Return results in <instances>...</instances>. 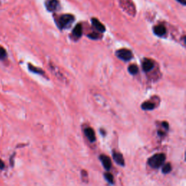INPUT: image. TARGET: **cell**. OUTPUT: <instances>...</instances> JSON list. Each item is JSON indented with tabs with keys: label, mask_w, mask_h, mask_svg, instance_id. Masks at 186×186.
Segmentation results:
<instances>
[{
	"label": "cell",
	"mask_w": 186,
	"mask_h": 186,
	"mask_svg": "<svg viewBox=\"0 0 186 186\" xmlns=\"http://www.w3.org/2000/svg\"><path fill=\"white\" fill-rule=\"evenodd\" d=\"M75 21V18L73 15L71 14H64L62 15L57 18V26L60 29H66L72 25Z\"/></svg>",
	"instance_id": "1"
},
{
	"label": "cell",
	"mask_w": 186,
	"mask_h": 186,
	"mask_svg": "<svg viewBox=\"0 0 186 186\" xmlns=\"http://www.w3.org/2000/svg\"><path fill=\"white\" fill-rule=\"evenodd\" d=\"M166 159V155L164 153H158L149 158L148 160V164H149L152 168L157 169L159 168L161 166L164 164Z\"/></svg>",
	"instance_id": "2"
},
{
	"label": "cell",
	"mask_w": 186,
	"mask_h": 186,
	"mask_svg": "<svg viewBox=\"0 0 186 186\" xmlns=\"http://www.w3.org/2000/svg\"><path fill=\"white\" fill-rule=\"evenodd\" d=\"M121 7L124 11L131 16H135L136 10L132 0H119Z\"/></svg>",
	"instance_id": "3"
},
{
	"label": "cell",
	"mask_w": 186,
	"mask_h": 186,
	"mask_svg": "<svg viewBox=\"0 0 186 186\" xmlns=\"http://www.w3.org/2000/svg\"><path fill=\"white\" fill-rule=\"evenodd\" d=\"M116 55L124 61H129L133 57L132 52L127 49H121L116 52Z\"/></svg>",
	"instance_id": "4"
},
{
	"label": "cell",
	"mask_w": 186,
	"mask_h": 186,
	"mask_svg": "<svg viewBox=\"0 0 186 186\" xmlns=\"http://www.w3.org/2000/svg\"><path fill=\"white\" fill-rule=\"evenodd\" d=\"M45 6L49 12H55L59 7V1L58 0H47L45 1Z\"/></svg>",
	"instance_id": "5"
},
{
	"label": "cell",
	"mask_w": 186,
	"mask_h": 186,
	"mask_svg": "<svg viewBox=\"0 0 186 186\" xmlns=\"http://www.w3.org/2000/svg\"><path fill=\"white\" fill-rule=\"evenodd\" d=\"M100 159L101 163H102L104 168L109 171L111 167V161L109 157L106 155H100Z\"/></svg>",
	"instance_id": "6"
},
{
	"label": "cell",
	"mask_w": 186,
	"mask_h": 186,
	"mask_svg": "<svg viewBox=\"0 0 186 186\" xmlns=\"http://www.w3.org/2000/svg\"><path fill=\"white\" fill-rule=\"evenodd\" d=\"M153 66H154V63H153V60H150V59L145 58L143 60V64H142V67H143V70L145 72H149L153 69Z\"/></svg>",
	"instance_id": "7"
},
{
	"label": "cell",
	"mask_w": 186,
	"mask_h": 186,
	"mask_svg": "<svg viewBox=\"0 0 186 186\" xmlns=\"http://www.w3.org/2000/svg\"><path fill=\"white\" fill-rule=\"evenodd\" d=\"M82 35V24L79 23L77 26L74 27V28L72 31V36L75 39H78L80 38Z\"/></svg>",
	"instance_id": "8"
},
{
	"label": "cell",
	"mask_w": 186,
	"mask_h": 186,
	"mask_svg": "<svg viewBox=\"0 0 186 186\" xmlns=\"http://www.w3.org/2000/svg\"><path fill=\"white\" fill-rule=\"evenodd\" d=\"M91 21H92V26L94 27L97 31L101 32V33H103V32L106 31L105 26L97 19H96V18H92V19L91 20Z\"/></svg>",
	"instance_id": "9"
},
{
	"label": "cell",
	"mask_w": 186,
	"mask_h": 186,
	"mask_svg": "<svg viewBox=\"0 0 186 186\" xmlns=\"http://www.w3.org/2000/svg\"><path fill=\"white\" fill-rule=\"evenodd\" d=\"M84 134H85L87 139L89 140L91 143H94V142L96 140L95 133H94V131L92 129V128L88 127L87 129H85V130H84Z\"/></svg>",
	"instance_id": "10"
},
{
	"label": "cell",
	"mask_w": 186,
	"mask_h": 186,
	"mask_svg": "<svg viewBox=\"0 0 186 186\" xmlns=\"http://www.w3.org/2000/svg\"><path fill=\"white\" fill-rule=\"evenodd\" d=\"M153 32L156 36H163L164 35H165L167 30H166V28L163 25H158V26H155L153 28Z\"/></svg>",
	"instance_id": "11"
},
{
	"label": "cell",
	"mask_w": 186,
	"mask_h": 186,
	"mask_svg": "<svg viewBox=\"0 0 186 186\" xmlns=\"http://www.w3.org/2000/svg\"><path fill=\"white\" fill-rule=\"evenodd\" d=\"M113 158H114V160L119 165H120V166H124V157H123L122 154H121L120 153H116V152H114V153H113Z\"/></svg>",
	"instance_id": "12"
},
{
	"label": "cell",
	"mask_w": 186,
	"mask_h": 186,
	"mask_svg": "<svg viewBox=\"0 0 186 186\" xmlns=\"http://www.w3.org/2000/svg\"><path fill=\"white\" fill-rule=\"evenodd\" d=\"M142 109L145 110V111H150V110L154 109L155 104L150 102H144L141 106Z\"/></svg>",
	"instance_id": "13"
},
{
	"label": "cell",
	"mask_w": 186,
	"mask_h": 186,
	"mask_svg": "<svg viewBox=\"0 0 186 186\" xmlns=\"http://www.w3.org/2000/svg\"><path fill=\"white\" fill-rule=\"evenodd\" d=\"M28 69L30 71L33 73H36V74H44V71L42 70V69L38 68L33 66L31 64H28Z\"/></svg>",
	"instance_id": "14"
},
{
	"label": "cell",
	"mask_w": 186,
	"mask_h": 186,
	"mask_svg": "<svg viewBox=\"0 0 186 186\" xmlns=\"http://www.w3.org/2000/svg\"><path fill=\"white\" fill-rule=\"evenodd\" d=\"M128 71H129V72L131 74L135 75V74H137L138 73L139 69H138V67L136 65H130L129 68H128Z\"/></svg>",
	"instance_id": "15"
},
{
	"label": "cell",
	"mask_w": 186,
	"mask_h": 186,
	"mask_svg": "<svg viewBox=\"0 0 186 186\" xmlns=\"http://www.w3.org/2000/svg\"><path fill=\"white\" fill-rule=\"evenodd\" d=\"M172 170V166H171L170 164H166L164 166L163 168H162V172L164 174H168L170 173Z\"/></svg>",
	"instance_id": "16"
},
{
	"label": "cell",
	"mask_w": 186,
	"mask_h": 186,
	"mask_svg": "<svg viewBox=\"0 0 186 186\" xmlns=\"http://www.w3.org/2000/svg\"><path fill=\"white\" fill-rule=\"evenodd\" d=\"M104 177L105 178H106V180H107L110 184L114 183V177H113V175H111V173H106L104 175Z\"/></svg>",
	"instance_id": "17"
},
{
	"label": "cell",
	"mask_w": 186,
	"mask_h": 186,
	"mask_svg": "<svg viewBox=\"0 0 186 186\" xmlns=\"http://www.w3.org/2000/svg\"><path fill=\"white\" fill-rule=\"evenodd\" d=\"M7 57V52L4 47L0 46V60H3Z\"/></svg>",
	"instance_id": "18"
},
{
	"label": "cell",
	"mask_w": 186,
	"mask_h": 186,
	"mask_svg": "<svg viewBox=\"0 0 186 186\" xmlns=\"http://www.w3.org/2000/svg\"><path fill=\"white\" fill-rule=\"evenodd\" d=\"M88 37L92 39H97L99 38V35L97 33H92L88 35Z\"/></svg>",
	"instance_id": "19"
},
{
	"label": "cell",
	"mask_w": 186,
	"mask_h": 186,
	"mask_svg": "<svg viewBox=\"0 0 186 186\" xmlns=\"http://www.w3.org/2000/svg\"><path fill=\"white\" fill-rule=\"evenodd\" d=\"M162 124H163L164 127H165L166 130L169 129V125H168V124H167V122H166V121H164V122L162 123Z\"/></svg>",
	"instance_id": "20"
},
{
	"label": "cell",
	"mask_w": 186,
	"mask_h": 186,
	"mask_svg": "<svg viewBox=\"0 0 186 186\" xmlns=\"http://www.w3.org/2000/svg\"><path fill=\"white\" fill-rule=\"evenodd\" d=\"M4 168V163L0 159V170H3Z\"/></svg>",
	"instance_id": "21"
},
{
	"label": "cell",
	"mask_w": 186,
	"mask_h": 186,
	"mask_svg": "<svg viewBox=\"0 0 186 186\" xmlns=\"http://www.w3.org/2000/svg\"><path fill=\"white\" fill-rule=\"evenodd\" d=\"M178 2H180V4H182L183 6L186 5V0H177Z\"/></svg>",
	"instance_id": "22"
}]
</instances>
